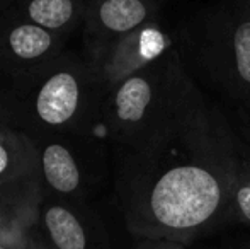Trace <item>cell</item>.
<instances>
[{
    "label": "cell",
    "instance_id": "6da1fadb",
    "mask_svg": "<svg viewBox=\"0 0 250 249\" xmlns=\"http://www.w3.org/2000/svg\"><path fill=\"white\" fill-rule=\"evenodd\" d=\"M102 101L94 75L79 65L50 62L3 110L0 125L38 138H73L89 132Z\"/></svg>",
    "mask_w": 250,
    "mask_h": 249
},
{
    "label": "cell",
    "instance_id": "7a4b0ae2",
    "mask_svg": "<svg viewBox=\"0 0 250 249\" xmlns=\"http://www.w3.org/2000/svg\"><path fill=\"white\" fill-rule=\"evenodd\" d=\"M220 200V184L209 171L181 166L155 181L148 195V210L167 229H191L216 212Z\"/></svg>",
    "mask_w": 250,
    "mask_h": 249
},
{
    "label": "cell",
    "instance_id": "3957f363",
    "mask_svg": "<svg viewBox=\"0 0 250 249\" xmlns=\"http://www.w3.org/2000/svg\"><path fill=\"white\" fill-rule=\"evenodd\" d=\"M44 198L34 140L0 125V200L40 208Z\"/></svg>",
    "mask_w": 250,
    "mask_h": 249
},
{
    "label": "cell",
    "instance_id": "277c9868",
    "mask_svg": "<svg viewBox=\"0 0 250 249\" xmlns=\"http://www.w3.org/2000/svg\"><path fill=\"white\" fill-rule=\"evenodd\" d=\"M34 143L44 196L53 195L65 202L79 195L85 180L79 156L72 149V138H38Z\"/></svg>",
    "mask_w": 250,
    "mask_h": 249
},
{
    "label": "cell",
    "instance_id": "5b68a950",
    "mask_svg": "<svg viewBox=\"0 0 250 249\" xmlns=\"http://www.w3.org/2000/svg\"><path fill=\"white\" fill-rule=\"evenodd\" d=\"M38 226L53 249H89V232L75 210L63 200L41 203Z\"/></svg>",
    "mask_w": 250,
    "mask_h": 249
},
{
    "label": "cell",
    "instance_id": "8992f818",
    "mask_svg": "<svg viewBox=\"0 0 250 249\" xmlns=\"http://www.w3.org/2000/svg\"><path fill=\"white\" fill-rule=\"evenodd\" d=\"M168 38L157 27H143L136 31L133 36L126 38L118 50L112 53L111 60L105 63L104 73L109 80L121 77L126 79L128 72L136 65L155 60L167 48Z\"/></svg>",
    "mask_w": 250,
    "mask_h": 249
},
{
    "label": "cell",
    "instance_id": "52a82bcc",
    "mask_svg": "<svg viewBox=\"0 0 250 249\" xmlns=\"http://www.w3.org/2000/svg\"><path fill=\"white\" fill-rule=\"evenodd\" d=\"M151 101V84L142 75H128L116 86L107 103V118L114 126L128 130L145 118Z\"/></svg>",
    "mask_w": 250,
    "mask_h": 249
},
{
    "label": "cell",
    "instance_id": "ba28073f",
    "mask_svg": "<svg viewBox=\"0 0 250 249\" xmlns=\"http://www.w3.org/2000/svg\"><path fill=\"white\" fill-rule=\"evenodd\" d=\"M38 215L40 208H29L0 200V243L33 244L36 239L31 230L38 226Z\"/></svg>",
    "mask_w": 250,
    "mask_h": 249
},
{
    "label": "cell",
    "instance_id": "9c48e42d",
    "mask_svg": "<svg viewBox=\"0 0 250 249\" xmlns=\"http://www.w3.org/2000/svg\"><path fill=\"white\" fill-rule=\"evenodd\" d=\"M148 16L142 0H105L99 9L102 27L111 33H131Z\"/></svg>",
    "mask_w": 250,
    "mask_h": 249
},
{
    "label": "cell",
    "instance_id": "30bf717a",
    "mask_svg": "<svg viewBox=\"0 0 250 249\" xmlns=\"http://www.w3.org/2000/svg\"><path fill=\"white\" fill-rule=\"evenodd\" d=\"M31 21L48 31L66 26L73 17L72 0H33L27 7Z\"/></svg>",
    "mask_w": 250,
    "mask_h": 249
},
{
    "label": "cell",
    "instance_id": "8fae6325",
    "mask_svg": "<svg viewBox=\"0 0 250 249\" xmlns=\"http://www.w3.org/2000/svg\"><path fill=\"white\" fill-rule=\"evenodd\" d=\"M237 70L245 82L250 84V19L244 21L235 31L233 38Z\"/></svg>",
    "mask_w": 250,
    "mask_h": 249
},
{
    "label": "cell",
    "instance_id": "7c38bea8",
    "mask_svg": "<svg viewBox=\"0 0 250 249\" xmlns=\"http://www.w3.org/2000/svg\"><path fill=\"white\" fill-rule=\"evenodd\" d=\"M237 202H238V206H240L242 213L250 220V186H245L238 191Z\"/></svg>",
    "mask_w": 250,
    "mask_h": 249
},
{
    "label": "cell",
    "instance_id": "4fadbf2b",
    "mask_svg": "<svg viewBox=\"0 0 250 249\" xmlns=\"http://www.w3.org/2000/svg\"><path fill=\"white\" fill-rule=\"evenodd\" d=\"M0 249H36V241L33 244H14V243H0Z\"/></svg>",
    "mask_w": 250,
    "mask_h": 249
},
{
    "label": "cell",
    "instance_id": "5bb4252c",
    "mask_svg": "<svg viewBox=\"0 0 250 249\" xmlns=\"http://www.w3.org/2000/svg\"><path fill=\"white\" fill-rule=\"evenodd\" d=\"M36 249H46L44 246H41V244H38V241H36Z\"/></svg>",
    "mask_w": 250,
    "mask_h": 249
}]
</instances>
